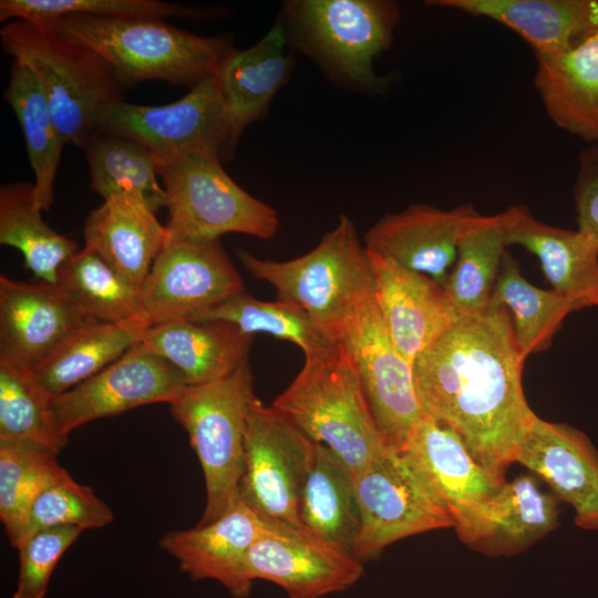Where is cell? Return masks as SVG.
<instances>
[{
  "instance_id": "1",
  "label": "cell",
  "mask_w": 598,
  "mask_h": 598,
  "mask_svg": "<svg viewBox=\"0 0 598 598\" xmlns=\"http://www.w3.org/2000/svg\"><path fill=\"white\" fill-rule=\"evenodd\" d=\"M525 359L509 310L489 300L458 316L413 362L423 415L452 427L501 483L536 415L523 389Z\"/></svg>"
},
{
  "instance_id": "2",
  "label": "cell",
  "mask_w": 598,
  "mask_h": 598,
  "mask_svg": "<svg viewBox=\"0 0 598 598\" xmlns=\"http://www.w3.org/2000/svg\"><path fill=\"white\" fill-rule=\"evenodd\" d=\"M45 24L99 54L123 87L164 81L192 89L236 49L229 34L199 37L161 19L68 16Z\"/></svg>"
},
{
  "instance_id": "3",
  "label": "cell",
  "mask_w": 598,
  "mask_h": 598,
  "mask_svg": "<svg viewBox=\"0 0 598 598\" xmlns=\"http://www.w3.org/2000/svg\"><path fill=\"white\" fill-rule=\"evenodd\" d=\"M281 19L291 49L312 59L334 83L381 93L388 79L373 61L394 39L400 10L390 0H290Z\"/></svg>"
},
{
  "instance_id": "4",
  "label": "cell",
  "mask_w": 598,
  "mask_h": 598,
  "mask_svg": "<svg viewBox=\"0 0 598 598\" xmlns=\"http://www.w3.org/2000/svg\"><path fill=\"white\" fill-rule=\"evenodd\" d=\"M243 267L271 285L277 300L303 310L333 341L357 309L374 292L365 246L353 220L341 215L318 245L297 258L276 261L238 250Z\"/></svg>"
},
{
  "instance_id": "5",
  "label": "cell",
  "mask_w": 598,
  "mask_h": 598,
  "mask_svg": "<svg viewBox=\"0 0 598 598\" xmlns=\"http://www.w3.org/2000/svg\"><path fill=\"white\" fill-rule=\"evenodd\" d=\"M271 405L331 450L353 476L389 445L340 343L305 355L301 370Z\"/></svg>"
},
{
  "instance_id": "6",
  "label": "cell",
  "mask_w": 598,
  "mask_h": 598,
  "mask_svg": "<svg viewBox=\"0 0 598 598\" xmlns=\"http://www.w3.org/2000/svg\"><path fill=\"white\" fill-rule=\"evenodd\" d=\"M4 53L27 65L39 82L66 143L83 147L102 110L123 101V86L95 52L45 23L12 20L0 31Z\"/></svg>"
},
{
  "instance_id": "7",
  "label": "cell",
  "mask_w": 598,
  "mask_h": 598,
  "mask_svg": "<svg viewBox=\"0 0 598 598\" xmlns=\"http://www.w3.org/2000/svg\"><path fill=\"white\" fill-rule=\"evenodd\" d=\"M255 399L247 362L221 380L187 385L169 403L171 414L186 431L204 474L206 504L196 525L214 522L240 499L245 432Z\"/></svg>"
},
{
  "instance_id": "8",
  "label": "cell",
  "mask_w": 598,
  "mask_h": 598,
  "mask_svg": "<svg viewBox=\"0 0 598 598\" xmlns=\"http://www.w3.org/2000/svg\"><path fill=\"white\" fill-rule=\"evenodd\" d=\"M221 163L213 152L159 161L169 238L220 239L229 233L275 237L279 228L275 209L241 188Z\"/></svg>"
},
{
  "instance_id": "9",
  "label": "cell",
  "mask_w": 598,
  "mask_h": 598,
  "mask_svg": "<svg viewBox=\"0 0 598 598\" xmlns=\"http://www.w3.org/2000/svg\"><path fill=\"white\" fill-rule=\"evenodd\" d=\"M95 132L135 140L150 148L158 161L213 152L225 162L237 146L215 73L169 104L111 103L100 113Z\"/></svg>"
},
{
  "instance_id": "10",
  "label": "cell",
  "mask_w": 598,
  "mask_h": 598,
  "mask_svg": "<svg viewBox=\"0 0 598 598\" xmlns=\"http://www.w3.org/2000/svg\"><path fill=\"white\" fill-rule=\"evenodd\" d=\"M360 527L352 555L362 563L403 538L443 528L452 519L401 452L380 450L354 476Z\"/></svg>"
},
{
  "instance_id": "11",
  "label": "cell",
  "mask_w": 598,
  "mask_h": 598,
  "mask_svg": "<svg viewBox=\"0 0 598 598\" xmlns=\"http://www.w3.org/2000/svg\"><path fill=\"white\" fill-rule=\"evenodd\" d=\"M312 444L289 417L256 396L245 432L240 499L266 520L303 527L299 505Z\"/></svg>"
},
{
  "instance_id": "12",
  "label": "cell",
  "mask_w": 598,
  "mask_h": 598,
  "mask_svg": "<svg viewBox=\"0 0 598 598\" xmlns=\"http://www.w3.org/2000/svg\"><path fill=\"white\" fill-rule=\"evenodd\" d=\"M338 343L350 357L385 442L402 451L423 413L415 391L413 365L393 344L374 292L347 322Z\"/></svg>"
},
{
  "instance_id": "13",
  "label": "cell",
  "mask_w": 598,
  "mask_h": 598,
  "mask_svg": "<svg viewBox=\"0 0 598 598\" xmlns=\"http://www.w3.org/2000/svg\"><path fill=\"white\" fill-rule=\"evenodd\" d=\"M245 290L220 239L169 238L138 290L151 326L189 320Z\"/></svg>"
},
{
  "instance_id": "14",
  "label": "cell",
  "mask_w": 598,
  "mask_h": 598,
  "mask_svg": "<svg viewBox=\"0 0 598 598\" xmlns=\"http://www.w3.org/2000/svg\"><path fill=\"white\" fill-rule=\"evenodd\" d=\"M363 571V563L351 553L305 527L272 520H268L245 559L249 580L270 581L288 598H321L344 591Z\"/></svg>"
},
{
  "instance_id": "15",
  "label": "cell",
  "mask_w": 598,
  "mask_h": 598,
  "mask_svg": "<svg viewBox=\"0 0 598 598\" xmlns=\"http://www.w3.org/2000/svg\"><path fill=\"white\" fill-rule=\"evenodd\" d=\"M181 372L141 342L97 374L54 398L61 432L152 404L172 403L186 388Z\"/></svg>"
},
{
  "instance_id": "16",
  "label": "cell",
  "mask_w": 598,
  "mask_h": 598,
  "mask_svg": "<svg viewBox=\"0 0 598 598\" xmlns=\"http://www.w3.org/2000/svg\"><path fill=\"white\" fill-rule=\"evenodd\" d=\"M400 452L463 540L503 483L475 461L452 427L424 415Z\"/></svg>"
},
{
  "instance_id": "17",
  "label": "cell",
  "mask_w": 598,
  "mask_h": 598,
  "mask_svg": "<svg viewBox=\"0 0 598 598\" xmlns=\"http://www.w3.org/2000/svg\"><path fill=\"white\" fill-rule=\"evenodd\" d=\"M89 321L60 283L0 276V359L34 369Z\"/></svg>"
},
{
  "instance_id": "18",
  "label": "cell",
  "mask_w": 598,
  "mask_h": 598,
  "mask_svg": "<svg viewBox=\"0 0 598 598\" xmlns=\"http://www.w3.org/2000/svg\"><path fill=\"white\" fill-rule=\"evenodd\" d=\"M367 248V247H365ZM374 299L400 354L413 365L457 319L441 283L367 248Z\"/></svg>"
},
{
  "instance_id": "19",
  "label": "cell",
  "mask_w": 598,
  "mask_h": 598,
  "mask_svg": "<svg viewBox=\"0 0 598 598\" xmlns=\"http://www.w3.org/2000/svg\"><path fill=\"white\" fill-rule=\"evenodd\" d=\"M515 463L544 480L558 499L573 507L577 527L598 532V451L582 431L535 415Z\"/></svg>"
},
{
  "instance_id": "20",
  "label": "cell",
  "mask_w": 598,
  "mask_h": 598,
  "mask_svg": "<svg viewBox=\"0 0 598 598\" xmlns=\"http://www.w3.org/2000/svg\"><path fill=\"white\" fill-rule=\"evenodd\" d=\"M267 524L268 520L239 499L214 522L165 533L159 546L193 580L212 579L223 585L233 598H247L252 581L245 574V559Z\"/></svg>"
},
{
  "instance_id": "21",
  "label": "cell",
  "mask_w": 598,
  "mask_h": 598,
  "mask_svg": "<svg viewBox=\"0 0 598 598\" xmlns=\"http://www.w3.org/2000/svg\"><path fill=\"white\" fill-rule=\"evenodd\" d=\"M475 213L468 204L452 209L415 204L373 224L364 246L443 286L456 260L462 228Z\"/></svg>"
},
{
  "instance_id": "22",
  "label": "cell",
  "mask_w": 598,
  "mask_h": 598,
  "mask_svg": "<svg viewBox=\"0 0 598 598\" xmlns=\"http://www.w3.org/2000/svg\"><path fill=\"white\" fill-rule=\"evenodd\" d=\"M507 246L518 245L535 255L553 289L575 309L598 306V244L579 230L536 219L524 206L501 213Z\"/></svg>"
},
{
  "instance_id": "23",
  "label": "cell",
  "mask_w": 598,
  "mask_h": 598,
  "mask_svg": "<svg viewBox=\"0 0 598 598\" xmlns=\"http://www.w3.org/2000/svg\"><path fill=\"white\" fill-rule=\"evenodd\" d=\"M536 60L534 86L550 120L588 143L598 142V27Z\"/></svg>"
},
{
  "instance_id": "24",
  "label": "cell",
  "mask_w": 598,
  "mask_h": 598,
  "mask_svg": "<svg viewBox=\"0 0 598 598\" xmlns=\"http://www.w3.org/2000/svg\"><path fill=\"white\" fill-rule=\"evenodd\" d=\"M559 499L530 475L505 481L483 506L462 540L488 557L517 555L559 524Z\"/></svg>"
},
{
  "instance_id": "25",
  "label": "cell",
  "mask_w": 598,
  "mask_h": 598,
  "mask_svg": "<svg viewBox=\"0 0 598 598\" xmlns=\"http://www.w3.org/2000/svg\"><path fill=\"white\" fill-rule=\"evenodd\" d=\"M85 247L93 249L131 287L140 290L167 240L155 212L134 195H114L84 221Z\"/></svg>"
},
{
  "instance_id": "26",
  "label": "cell",
  "mask_w": 598,
  "mask_h": 598,
  "mask_svg": "<svg viewBox=\"0 0 598 598\" xmlns=\"http://www.w3.org/2000/svg\"><path fill=\"white\" fill-rule=\"evenodd\" d=\"M254 336L224 321L174 320L150 326L141 343L172 363L186 385L221 380L249 362Z\"/></svg>"
},
{
  "instance_id": "27",
  "label": "cell",
  "mask_w": 598,
  "mask_h": 598,
  "mask_svg": "<svg viewBox=\"0 0 598 598\" xmlns=\"http://www.w3.org/2000/svg\"><path fill=\"white\" fill-rule=\"evenodd\" d=\"M287 47L285 25L278 18L256 44L235 49L216 71L236 145L248 125L267 115L276 93L288 81L292 59Z\"/></svg>"
},
{
  "instance_id": "28",
  "label": "cell",
  "mask_w": 598,
  "mask_h": 598,
  "mask_svg": "<svg viewBox=\"0 0 598 598\" xmlns=\"http://www.w3.org/2000/svg\"><path fill=\"white\" fill-rule=\"evenodd\" d=\"M448 8L492 19L519 34L536 54L568 48L598 27V0H432Z\"/></svg>"
},
{
  "instance_id": "29",
  "label": "cell",
  "mask_w": 598,
  "mask_h": 598,
  "mask_svg": "<svg viewBox=\"0 0 598 598\" xmlns=\"http://www.w3.org/2000/svg\"><path fill=\"white\" fill-rule=\"evenodd\" d=\"M150 326L143 316L121 322L89 321L73 330L33 371L58 396L118 360L141 342Z\"/></svg>"
},
{
  "instance_id": "30",
  "label": "cell",
  "mask_w": 598,
  "mask_h": 598,
  "mask_svg": "<svg viewBox=\"0 0 598 598\" xmlns=\"http://www.w3.org/2000/svg\"><path fill=\"white\" fill-rule=\"evenodd\" d=\"M302 526L352 554L360 527L354 476L313 441L299 505Z\"/></svg>"
},
{
  "instance_id": "31",
  "label": "cell",
  "mask_w": 598,
  "mask_h": 598,
  "mask_svg": "<svg viewBox=\"0 0 598 598\" xmlns=\"http://www.w3.org/2000/svg\"><path fill=\"white\" fill-rule=\"evenodd\" d=\"M3 99L22 128L29 163L34 173V200L41 212L54 202L53 184L66 144L52 117L47 97L31 70L13 60Z\"/></svg>"
},
{
  "instance_id": "32",
  "label": "cell",
  "mask_w": 598,
  "mask_h": 598,
  "mask_svg": "<svg viewBox=\"0 0 598 598\" xmlns=\"http://www.w3.org/2000/svg\"><path fill=\"white\" fill-rule=\"evenodd\" d=\"M507 247L501 214L475 213L464 224L456 260L443 288L458 316L477 313L491 299Z\"/></svg>"
},
{
  "instance_id": "33",
  "label": "cell",
  "mask_w": 598,
  "mask_h": 598,
  "mask_svg": "<svg viewBox=\"0 0 598 598\" xmlns=\"http://www.w3.org/2000/svg\"><path fill=\"white\" fill-rule=\"evenodd\" d=\"M35 205L34 184L16 182L0 188V243L17 248L38 280L58 282L61 266L78 244L49 227Z\"/></svg>"
},
{
  "instance_id": "34",
  "label": "cell",
  "mask_w": 598,
  "mask_h": 598,
  "mask_svg": "<svg viewBox=\"0 0 598 598\" xmlns=\"http://www.w3.org/2000/svg\"><path fill=\"white\" fill-rule=\"evenodd\" d=\"M82 148L91 188L103 199L125 194L140 197L155 213L166 207V193L157 179L159 161L145 145L125 136L95 132Z\"/></svg>"
},
{
  "instance_id": "35",
  "label": "cell",
  "mask_w": 598,
  "mask_h": 598,
  "mask_svg": "<svg viewBox=\"0 0 598 598\" xmlns=\"http://www.w3.org/2000/svg\"><path fill=\"white\" fill-rule=\"evenodd\" d=\"M54 395L33 369L0 359V443H19L59 454L68 437L54 414Z\"/></svg>"
},
{
  "instance_id": "36",
  "label": "cell",
  "mask_w": 598,
  "mask_h": 598,
  "mask_svg": "<svg viewBox=\"0 0 598 598\" xmlns=\"http://www.w3.org/2000/svg\"><path fill=\"white\" fill-rule=\"evenodd\" d=\"M489 300L512 311L516 343L525 358L547 350L564 319L576 310L569 299L554 289L529 283L508 252L504 255Z\"/></svg>"
},
{
  "instance_id": "37",
  "label": "cell",
  "mask_w": 598,
  "mask_h": 598,
  "mask_svg": "<svg viewBox=\"0 0 598 598\" xmlns=\"http://www.w3.org/2000/svg\"><path fill=\"white\" fill-rule=\"evenodd\" d=\"M192 321H224L247 334L266 333L298 346L305 355L334 346L300 308L281 300L262 301L245 290L197 313Z\"/></svg>"
},
{
  "instance_id": "38",
  "label": "cell",
  "mask_w": 598,
  "mask_h": 598,
  "mask_svg": "<svg viewBox=\"0 0 598 598\" xmlns=\"http://www.w3.org/2000/svg\"><path fill=\"white\" fill-rule=\"evenodd\" d=\"M56 454L19 443H0V519L11 545L21 543L40 493L63 475Z\"/></svg>"
},
{
  "instance_id": "39",
  "label": "cell",
  "mask_w": 598,
  "mask_h": 598,
  "mask_svg": "<svg viewBox=\"0 0 598 598\" xmlns=\"http://www.w3.org/2000/svg\"><path fill=\"white\" fill-rule=\"evenodd\" d=\"M58 283L93 321L121 322L143 316L138 290L85 246L61 266Z\"/></svg>"
},
{
  "instance_id": "40",
  "label": "cell",
  "mask_w": 598,
  "mask_h": 598,
  "mask_svg": "<svg viewBox=\"0 0 598 598\" xmlns=\"http://www.w3.org/2000/svg\"><path fill=\"white\" fill-rule=\"evenodd\" d=\"M202 8L158 0H1L0 21L48 23L68 16L122 19L203 18Z\"/></svg>"
},
{
  "instance_id": "41",
  "label": "cell",
  "mask_w": 598,
  "mask_h": 598,
  "mask_svg": "<svg viewBox=\"0 0 598 598\" xmlns=\"http://www.w3.org/2000/svg\"><path fill=\"white\" fill-rule=\"evenodd\" d=\"M113 519L111 507L93 488L78 483L66 471L35 498L22 540L45 528L75 526L83 530L96 529L111 524Z\"/></svg>"
},
{
  "instance_id": "42",
  "label": "cell",
  "mask_w": 598,
  "mask_h": 598,
  "mask_svg": "<svg viewBox=\"0 0 598 598\" xmlns=\"http://www.w3.org/2000/svg\"><path fill=\"white\" fill-rule=\"evenodd\" d=\"M82 528L59 526L38 530L17 547L19 573L13 598H44L52 573Z\"/></svg>"
},
{
  "instance_id": "43",
  "label": "cell",
  "mask_w": 598,
  "mask_h": 598,
  "mask_svg": "<svg viewBox=\"0 0 598 598\" xmlns=\"http://www.w3.org/2000/svg\"><path fill=\"white\" fill-rule=\"evenodd\" d=\"M573 193L577 230L598 244V144L580 153Z\"/></svg>"
}]
</instances>
